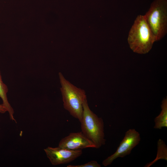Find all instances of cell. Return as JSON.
Here are the masks:
<instances>
[{"label": "cell", "instance_id": "cell-2", "mask_svg": "<svg viewBox=\"0 0 167 167\" xmlns=\"http://www.w3.org/2000/svg\"><path fill=\"white\" fill-rule=\"evenodd\" d=\"M64 108L73 117L80 121L83 104L87 99L84 90L78 88L66 79L61 72L58 73Z\"/></svg>", "mask_w": 167, "mask_h": 167}, {"label": "cell", "instance_id": "cell-11", "mask_svg": "<svg viewBox=\"0 0 167 167\" xmlns=\"http://www.w3.org/2000/svg\"><path fill=\"white\" fill-rule=\"evenodd\" d=\"M6 111V109L2 104H0V113H4Z\"/></svg>", "mask_w": 167, "mask_h": 167}, {"label": "cell", "instance_id": "cell-9", "mask_svg": "<svg viewBox=\"0 0 167 167\" xmlns=\"http://www.w3.org/2000/svg\"><path fill=\"white\" fill-rule=\"evenodd\" d=\"M8 90L7 85L4 84L2 81L0 71V97L2 101V105L9 113L10 119L15 121L13 116L14 110L7 99V93L8 92Z\"/></svg>", "mask_w": 167, "mask_h": 167}, {"label": "cell", "instance_id": "cell-5", "mask_svg": "<svg viewBox=\"0 0 167 167\" xmlns=\"http://www.w3.org/2000/svg\"><path fill=\"white\" fill-rule=\"evenodd\" d=\"M141 140L139 132L134 129H130L125 133L115 152L103 160L102 164L105 166L110 165L118 157H123L130 154L132 150L138 145Z\"/></svg>", "mask_w": 167, "mask_h": 167}, {"label": "cell", "instance_id": "cell-6", "mask_svg": "<svg viewBox=\"0 0 167 167\" xmlns=\"http://www.w3.org/2000/svg\"><path fill=\"white\" fill-rule=\"evenodd\" d=\"M44 150L51 164L54 165L69 163L82 154V149L69 150L59 147H48Z\"/></svg>", "mask_w": 167, "mask_h": 167}, {"label": "cell", "instance_id": "cell-3", "mask_svg": "<svg viewBox=\"0 0 167 167\" xmlns=\"http://www.w3.org/2000/svg\"><path fill=\"white\" fill-rule=\"evenodd\" d=\"M82 117L80 122L81 132L94 143L96 148H100L105 143L104 122L90 109L87 99L83 104Z\"/></svg>", "mask_w": 167, "mask_h": 167}, {"label": "cell", "instance_id": "cell-10", "mask_svg": "<svg viewBox=\"0 0 167 167\" xmlns=\"http://www.w3.org/2000/svg\"><path fill=\"white\" fill-rule=\"evenodd\" d=\"M101 165L96 161H91L84 164L73 165H69L67 167H101Z\"/></svg>", "mask_w": 167, "mask_h": 167}, {"label": "cell", "instance_id": "cell-8", "mask_svg": "<svg viewBox=\"0 0 167 167\" xmlns=\"http://www.w3.org/2000/svg\"><path fill=\"white\" fill-rule=\"evenodd\" d=\"M161 110L159 114L154 119V128L161 129L167 127V99L164 98L161 105Z\"/></svg>", "mask_w": 167, "mask_h": 167}, {"label": "cell", "instance_id": "cell-7", "mask_svg": "<svg viewBox=\"0 0 167 167\" xmlns=\"http://www.w3.org/2000/svg\"><path fill=\"white\" fill-rule=\"evenodd\" d=\"M58 147L72 150L89 148H96L94 143L86 137L81 131L70 133L61 140Z\"/></svg>", "mask_w": 167, "mask_h": 167}, {"label": "cell", "instance_id": "cell-4", "mask_svg": "<svg viewBox=\"0 0 167 167\" xmlns=\"http://www.w3.org/2000/svg\"><path fill=\"white\" fill-rule=\"evenodd\" d=\"M156 41L167 32V0H154L143 15Z\"/></svg>", "mask_w": 167, "mask_h": 167}, {"label": "cell", "instance_id": "cell-1", "mask_svg": "<svg viewBox=\"0 0 167 167\" xmlns=\"http://www.w3.org/2000/svg\"><path fill=\"white\" fill-rule=\"evenodd\" d=\"M127 41L131 49L139 54H146L156 41L144 15L136 18L129 32Z\"/></svg>", "mask_w": 167, "mask_h": 167}]
</instances>
